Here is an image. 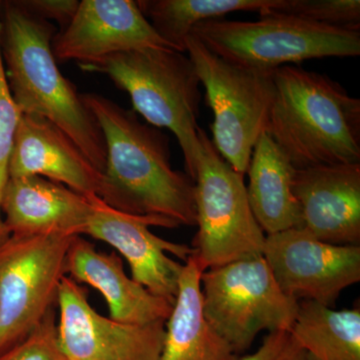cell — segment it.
<instances>
[{
	"mask_svg": "<svg viewBox=\"0 0 360 360\" xmlns=\"http://www.w3.org/2000/svg\"><path fill=\"white\" fill-rule=\"evenodd\" d=\"M82 97L105 141L98 198L127 214L163 217L179 226L196 225L195 186L186 172L172 168L167 135L108 97Z\"/></svg>",
	"mask_w": 360,
	"mask_h": 360,
	"instance_id": "obj_1",
	"label": "cell"
},
{
	"mask_svg": "<svg viewBox=\"0 0 360 360\" xmlns=\"http://www.w3.org/2000/svg\"><path fill=\"white\" fill-rule=\"evenodd\" d=\"M56 25L18 6L2 2L0 49L7 84L21 113L56 124L103 174L106 146L103 130L82 94L59 70L52 52Z\"/></svg>",
	"mask_w": 360,
	"mask_h": 360,
	"instance_id": "obj_2",
	"label": "cell"
},
{
	"mask_svg": "<svg viewBox=\"0 0 360 360\" xmlns=\"http://www.w3.org/2000/svg\"><path fill=\"white\" fill-rule=\"evenodd\" d=\"M265 131L295 169L360 163V99L328 75L284 65Z\"/></svg>",
	"mask_w": 360,
	"mask_h": 360,
	"instance_id": "obj_3",
	"label": "cell"
},
{
	"mask_svg": "<svg viewBox=\"0 0 360 360\" xmlns=\"http://www.w3.org/2000/svg\"><path fill=\"white\" fill-rule=\"evenodd\" d=\"M78 66L86 72L108 75L116 87L129 94L135 113L151 127L174 134L184 153L186 174L194 180L201 91L188 56L172 49H144Z\"/></svg>",
	"mask_w": 360,
	"mask_h": 360,
	"instance_id": "obj_4",
	"label": "cell"
},
{
	"mask_svg": "<svg viewBox=\"0 0 360 360\" xmlns=\"http://www.w3.org/2000/svg\"><path fill=\"white\" fill-rule=\"evenodd\" d=\"M191 34L219 58L257 70L360 54V32L288 14L267 13L257 21L208 20L196 25Z\"/></svg>",
	"mask_w": 360,
	"mask_h": 360,
	"instance_id": "obj_5",
	"label": "cell"
},
{
	"mask_svg": "<svg viewBox=\"0 0 360 360\" xmlns=\"http://www.w3.org/2000/svg\"><path fill=\"white\" fill-rule=\"evenodd\" d=\"M198 141L193 257L202 271L262 257L266 236L251 210L245 175L222 158L205 130H198Z\"/></svg>",
	"mask_w": 360,
	"mask_h": 360,
	"instance_id": "obj_6",
	"label": "cell"
},
{
	"mask_svg": "<svg viewBox=\"0 0 360 360\" xmlns=\"http://www.w3.org/2000/svg\"><path fill=\"white\" fill-rule=\"evenodd\" d=\"M186 52L205 87L206 103L214 117L213 146L236 172L245 175L274 103V71L233 65L193 34L186 40Z\"/></svg>",
	"mask_w": 360,
	"mask_h": 360,
	"instance_id": "obj_7",
	"label": "cell"
},
{
	"mask_svg": "<svg viewBox=\"0 0 360 360\" xmlns=\"http://www.w3.org/2000/svg\"><path fill=\"white\" fill-rule=\"evenodd\" d=\"M200 286L206 321L238 355L262 331H290L300 309V302L279 288L264 257L206 269Z\"/></svg>",
	"mask_w": 360,
	"mask_h": 360,
	"instance_id": "obj_8",
	"label": "cell"
},
{
	"mask_svg": "<svg viewBox=\"0 0 360 360\" xmlns=\"http://www.w3.org/2000/svg\"><path fill=\"white\" fill-rule=\"evenodd\" d=\"M77 236H9L0 243V355L56 309L65 258Z\"/></svg>",
	"mask_w": 360,
	"mask_h": 360,
	"instance_id": "obj_9",
	"label": "cell"
},
{
	"mask_svg": "<svg viewBox=\"0 0 360 360\" xmlns=\"http://www.w3.org/2000/svg\"><path fill=\"white\" fill-rule=\"evenodd\" d=\"M262 257L281 290L297 302L333 307L360 281V245L324 243L302 227L266 236Z\"/></svg>",
	"mask_w": 360,
	"mask_h": 360,
	"instance_id": "obj_10",
	"label": "cell"
},
{
	"mask_svg": "<svg viewBox=\"0 0 360 360\" xmlns=\"http://www.w3.org/2000/svg\"><path fill=\"white\" fill-rule=\"evenodd\" d=\"M70 277L59 285L58 329L68 360H160L165 321L134 326L99 314Z\"/></svg>",
	"mask_w": 360,
	"mask_h": 360,
	"instance_id": "obj_11",
	"label": "cell"
},
{
	"mask_svg": "<svg viewBox=\"0 0 360 360\" xmlns=\"http://www.w3.org/2000/svg\"><path fill=\"white\" fill-rule=\"evenodd\" d=\"M94 210L84 236L108 243L124 257L131 270V278L153 295L174 302L184 262L194 253L193 246L172 243L155 236L149 226L175 229L179 224L158 217L127 214L106 205L98 196H92Z\"/></svg>",
	"mask_w": 360,
	"mask_h": 360,
	"instance_id": "obj_12",
	"label": "cell"
},
{
	"mask_svg": "<svg viewBox=\"0 0 360 360\" xmlns=\"http://www.w3.org/2000/svg\"><path fill=\"white\" fill-rule=\"evenodd\" d=\"M51 46L58 63L77 65L137 49H172L132 0L79 1L75 18L54 35Z\"/></svg>",
	"mask_w": 360,
	"mask_h": 360,
	"instance_id": "obj_13",
	"label": "cell"
},
{
	"mask_svg": "<svg viewBox=\"0 0 360 360\" xmlns=\"http://www.w3.org/2000/svg\"><path fill=\"white\" fill-rule=\"evenodd\" d=\"M302 229L324 243L360 245V163L295 169Z\"/></svg>",
	"mask_w": 360,
	"mask_h": 360,
	"instance_id": "obj_14",
	"label": "cell"
},
{
	"mask_svg": "<svg viewBox=\"0 0 360 360\" xmlns=\"http://www.w3.org/2000/svg\"><path fill=\"white\" fill-rule=\"evenodd\" d=\"M9 177H44L75 193L99 196L103 175L68 135L40 116L22 113L8 161Z\"/></svg>",
	"mask_w": 360,
	"mask_h": 360,
	"instance_id": "obj_15",
	"label": "cell"
},
{
	"mask_svg": "<svg viewBox=\"0 0 360 360\" xmlns=\"http://www.w3.org/2000/svg\"><path fill=\"white\" fill-rule=\"evenodd\" d=\"M91 198L37 175L9 177L0 200L4 229L15 236H84Z\"/></svg>",
	"mask_w": 360,
	"mask_h": 360,
	"instance_id": "obj_16",
	"label": "cell"
},
{
	"mask_svg": "<svg viewBox=\"0 0 360 360\" xmlns=\"http://www.w3.org/2000/svg\"><path fill=\"white\" fill-rule=\"evenodd\" d=\"M65 274L77 283L99 291L108 303L112 321L142 326L167 321L172 314L174 302L149 292L127 276L116 252H101L82 236L71 240L66 253Z\"/></svg>",
	"mask_w": 360,
	"mask_h": 360,
	"instance_id": "obj_17",
	"label": "cell"
},
{
	"mask_svg": "<svg viewBox=\"0 0 360 360\" xmlns=\"http://www.w3.org/2000/svg\"><path fill=\"white\" fill-rule=\"evenodd\" d=\"M202 269L191 255L184 264L179 292L165 321L160 360H238L239 355L206 321L201 300Z\"/></svg>",
	"mask_w": 360,
	"mask_h": 360,
	"instance_id": "obj_18",
	"label": "cell"
},
{
	"mask_svg": "<svg viewBox=\"0 0 360 360\" xmlns=\"http://www.w3.org/2000/svg\"><path fill=\"white\" fill-rule=\"evenodd\" d=\"M295 168L266 131L255 144L246 174L248 201L267 236L302 227L300 206L292 193Z\"/></svg>",
	"mask_w": 360,
	"mask_h": 360,
	"instance_id": "obj_19",
	"label": "cell"
},
{
	"mask_svg": "<svg viewBox=\"0 0 360 360\" xmlns=\"http://www.w3.org/2000/svg\"><path fill=\"white\" fill-rule=\"evenodd\" d=\"M290 333L307 360H360V309L300 302Z\"/></svg>",
	"mask_w": 360,
	"mask_h": 360,
	"instance_id": "obj_20",
	"label": "cell"
},
{
	"mask_svg": "<svg viewBox=\"0 0 360 360\" xmlns=\"http://www.w3.org/2000/svg\"><path fill=\"white\" fill-rule=\"evenodd\" d=\"M137 4L161 39L184 53L187 37L200 23L236 11L264 15L278 8L281 0H139Z\"/></svg>",
	"mask_w": 360,
	"mask_h": 360,
	"instance_id": "obj_21",
	"label": "cell"
},
{
	"mask_svg": "<svg viewBox=\"0 0 360 360\" xmlns=\"http://www.w3.org/2000/svg\"><path fill=\"white\" fill-rule=\"evenodd\" d=\"M269 13L288 14L319 25L360 32L359 0H283Z\"/></svg>",
	"mask_w": 360,
	"mask_h": 360,
	"instance_id": "obj_22",
	"label": "cell"
},
{
	"mask_svg": "<svg viewBox=\"0 0 360 360\" xmlns=\"http://www.w3.org/2000/svg\"><path fill=\"white\" fill-rule=\"evenodd\" d=\"M1 6L0 1V33H1ZM22 115L16 105L11 89L7 84L6 70L0 49V200L2 193L9 179L8 161L13 149L14 136L18 129L20 116ZM4 226L1 212H0V243L8 238Z\"/></svg>",
	"mask_w": 360,
	"mask_h": 360,
	"instance_id": "obj_23",
	"label": "cell"
},
{
	"mask_svg": "<svg viewBox=\"0 0 360 360\" xmlns=\"http://www.w3.org/2000/svg\"><path fill=\"white\" fill-rule=\"evenodd\" d=\"M0 360H68L59 341L56 309L25 340L0 355Z\"/></svg>",
	"mask_w": 360,
	"mask_h": 360,
	"instance_id": "obj_24",
	"label": "cell"
},
{
	"mask_svg": "<svg viewBox=\"0 0 360 360\" xmlns=\"http://www.w3.org/2000/svg\"><path fill=\"white\" fill-rule=\"evenodd\" d=\"M238 360H307L305 352L290 331L267 333L252 354Z\"/></svg>",
	"mask_w": 360,
	"mask_h": 360,
	"instance_id": "obj_25",
	"label": "cell"
},
{
	"mask_svg": "<svg viewBox=\"0 0 360 360\" xmlns=\"http://www.w3.org/2000/svg\"><path fill=\"white\" fill-rule=\"evenodd\" d=\"M18 6L40 20L56 21L59 30H65L75 18L79 6L77 0H20Z\"/></svg>",
	"mask_w": 360,
	"mask_h": 360,
	"instance_id": "obj_26",
	"label": "cell"
}]
</instances>
